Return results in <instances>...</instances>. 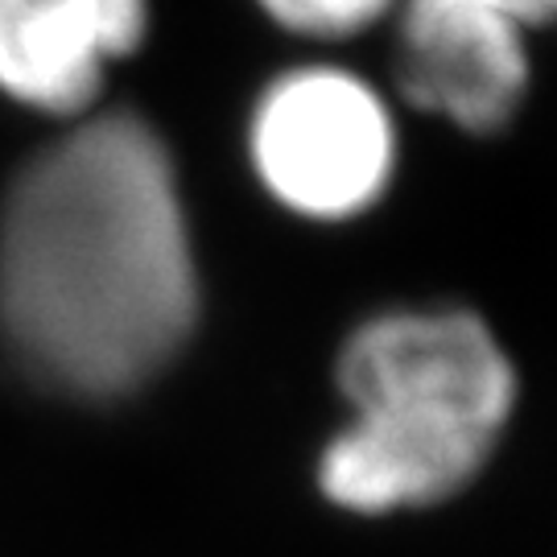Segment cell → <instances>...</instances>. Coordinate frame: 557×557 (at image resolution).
I'll use <instances>...</instances> for the list:
<instances>
[{
    "instance_id": "cell-2",
    "label": "cell",
    "mask_w": 557,
    "mask_h": 557,
    "mask_svg": "<svg viewBox=\"0 0 557 557\" xmlns=\"http://www.w3.org/2000/svg\"><path fill=\"white\" fill-rule=\"evenodd\" d=\"M356 421L319 479L351 512L430 508L483 471L517 409V368L471 310H400L363 322L338 356Z\"/></svg>"
},
{
    "instance_id": "cell-1",
    "label": "cell",
    "mask_w": 557,
    "mask_h": 557,
    "mask_svg": "<svg viewBox=\"0 0 557 557\" xmlns=\"http://www.w3.org/2000/svg\"><path fill=\"white\" fill-rule=\"evenodd\" d=\"M199 277L174 161L133 112L79 124L0 211V335L29 376L116 397L178 356Z\"/></svg>"
},
{
    "instance_id": "cell-3",
    "label": "cell",
    "mask_w": 557,
    "mask_h": 557,
    "mask_svg": "<svg viewBox=\"0 0 557 557\" xmlns=\"http://www.w3.org/2000/svg\"><path fill=\"white\" fill-rule=\"evenodd\" d=\"M252 161L273 199L310 220H351L384 195L397 128L372 83L343 66H298L252 112Z\"/></svg>"
},
{
    "instance_id": "cell-4",
    "label": "cell",
    "mask_w": 557,
    "mask_h": 557,
    "mask_svg": "<svg viewBox=\"0 0 557 557\" xmlns=\"http://www.w3.org/2000/svg\"><path fill=\"white\" fill-rule=\"evenodd\" d=\"M397 87L467 133H499L529 87L524 29L487 0H405L397 25Z\"/></svg>"
},
{
    "instance_id": "cell-7",
    "label": "cell",
    "mask_w": 557,
    "mask_h": 557,
    "mask_svg": "<svg viewBox=\"0 0 557 557\" xmlns=\"http://www.w3.org/2000/svg\"><path fill=\"white\" fill-rule=\"evenodd\" d=\"M487 4H492L496 13H504L512 25H520L524 34L557 21V0H487Z\"/></svg>"
},
{
    "instance_id": "cell-5",
    "label": "cell",
    "mask_w": 557,
    "mask_h": 557,
    "mask_svg": "<svg viewBox=\"0 0 557 557\" xmlns=\"http://www.w3.org/2000/svg\"><path fill=\"white\" fill-rule=\"evenodd\" d=\"M149 29V0H0V91L71 116Z\"/></svg>"
},
{
    "instance_id": "cell-6",
    "label": "cell",
    "mask_w": 557,
    "mask_h": 557,
    "mask_svg": "<svg viewBox=\"0 0 557 557\" xmlns=\"http://www.w3.org/2000/svg\"><path fill=\"white\" fill-rule=\"evenodd\" d=\"M397 0H260L269 17L306 38H351L376 25Z\"/></svg>"
}]
</instances>
